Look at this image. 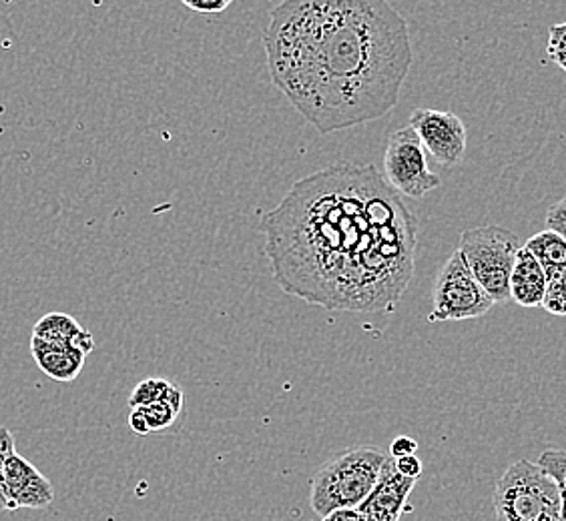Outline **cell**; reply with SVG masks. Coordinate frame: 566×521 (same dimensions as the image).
Instances as JSON below:
<instances>
[{
  "label": "cell",
  "mask_w": 566,
  "mask_h": 521,
  "mask_svg": "<svg viewBox=\"0 0 566 521\" xmlns=\"http://www.w3.org/2000/svg\"><path fill=\"white\" fill-rule=\"evenodd\" d=\"M262 231L273 281L324 309L392 313L415 275L418 221L374 164L295 181Z\"/></svg>",
  "instance_id": "cell-1"
},
{
  "label": "cell",
  "mask_w": 566,
  "mask_h": 521,
  "mask_svg": "<svg viewBox=\"0 0 566 521\" xmlns=\"http://www.w3.org/2000/svg\"><path fill=\"white\" fill-rule=\"evenodd\" d=\"M263 46L273 85L319 135L388 115L415 61L408 22L386 0H285Z\"/></svg>",
  "instance_id": "cell-2"
},
{
  "label": "cell",
  "mask_w": 566,
  "mask_h": 521,
  "mask_svg": "<svg viewBox=\"0 0 566 521\" xmlns=\"http://www.w3.org/2000/svg\"><path fill=\"white\" fill-rule=\"evenodd\" d=\"M388 459L390 456L374 446L349 447L327 459L312 479V510L324 520L332 511L359 508L378 486Z\"/></svg>",
  "instance_id": "cell-3"
},
{
  "label": "cell",
  "mask_w": 566,
  "mask_h": 521,
  "mask_svg": "<svg viewBox=\"0 0 566 521\" xmlns=\"http://www.w3.org/2000/svg\"><path fill=\"white\" fill-rule=\"evenodd\" d=\"M492 506L496 521H558L560 493L543 467L518 459L499 479Z\"/></svg>",
  "instance_id": "cell-4"
},
{
  "label": "cell",
  "mask_w": 566,
  "mask_h": 521,
  "mask_svg": "<svg viewBox=\"0 0 566 521\" xmlns=\"http://www.w3.org/2000/svg\"><path fill=\"white\" fill-rule=\"evenodd\" d=\"M521 249V237L511 228L482 225L467 228L460 235L458 251L492 301L504 304L511 299L512 267Z\"/></svg>",
  "instance_id": "cell-5"
},
{
  "label": "cell",
  "mask_w": 566,
  "mask_h": 521,
  "mask_svg": "<svg viewBox=\"0 0 566 521\" xmlns=\"http://www.w3.org/2000/svg\"><path fill=\"white\" fill-rule=\"evenodd\" d=\"M432 304L428 323L479 319L496 305L476 281L460 251H454L438 273Z\"/></svg>",
  "instance_id": "cell-6"
},
{
  "label": "cell",
  "mask_w": 566,
  "mask_h": 521,
  "mask_svg": "<svg viewBox=\"0 0 566 521\" xmlns=\"http://www.w3.org/2000/svg\"><path fill=\"white\" fill-rule=\"evenodd\" d=\"M384 179L398 195L422 199L442 183L428 169L424 147L410 127L394 130L384 152Z\"/></svg>",
  "instance_id": "cell-7"
},
{
  "label": "cell",
  "mask_w": 566,
  "mask_h": 521,
  "mask_svg": "<svg viewBox=\"0 0 566 521\" xmlns=\"http://www.w3.org/2000/svg\"><path fill=\"white\" fill-rule=\"evenodd\" d=\"M408 127L438 163L454 167L464 159L467 127L457 115L447 110L416 109Z\"/></svg>",
  "instance_id": "cell-8"
},
{
  "label": "cell",
  "mask_w": 566,
  "mask_h": 521,
  "mask_svg": "<svg viewBox=\"0 0 566 521\" xmlns=\"http://www.w3.org/2000/svg\"><path fill=\"white\" fill-rule=\"evenodd\" d=\"M2 481L7 496L11 501L12 511L29 508V510H44L55 500V488L36 467L14 454L2 466Z\"/></svg>",
  "instance_id": "cell-9"
},
{
  "label": "cell",
  "mask_w": 566,
  "mask_h": 521,
  "mask_svg": "<svg viewBox=\"0 0 566 521\" xmlns=\"http://www.w3.org/2000/svg\"><path fill=\"white\" fill-rule=\"evenodd\" d=\"M415 486V479L403 478L390 457L384 466L378 486L358 510L374 521H400Z\"/></svg>",
  "instance_id": "cell-10"
},
{
  "label": "cell",
  "mask_w": 566,
  "mask_h": 521,
  "mask_svg": "<svg viewBox=\"0 0 566 521\" xmlns=\"http://www.w3.org/2000/svg\"><path fill=\"white\" fill-rule=\"evenodd\" d=\"M546 285L548 279L541 263L534 259L533 253L523 245L512 267L511 299L526 309L541 307L545 299Z\"/></svg>",
  "instance_id": "cell-11"
},
{
  "label": "cell",
  "mask_w": 566,
  "mask_h": 521,
  "mask_svg": "<svg viewBox=\"0 0 566 521\" xmlns=\"http://www.w3.org/2000/svg\"><path fill=\"white\" fill-rule=\"evenodd\" d=\"M31 351H33L36 365L41 368L44 375H49L51 380L63 381V383L75 381L85 365V359H87L76 349L49 345L36 337H33V341H31Z\"/></svg>",
  "instance_id": "cell-12"
},
{
  "label": "cell",
  "mask_w": 566,
  "mask_h": 521,
  "mask_svg": "<svg viewBox=\"0 0 566 521\" xmlns=\"http://www.w3.org/2000/svg\"><path fill=\"white\" fill-rule=\"evenodd\" d=\"M524 247L531 251L534 259L541 263L546 279H553V277L566 273V241L555 231L545 228V231L536 233L534 237L524 243Z\"/></svg>",
  "instance_id": "cell-13"
},
{
  "label": "cell",
  "mask_w": 566,
  "mask_h": 521,
  "mask_svg": "<svg viewBox=\"0 0 566 521\" xmlns=\"http://www.w3.org/2000/svg\"><path fill=\"white\" fill-rule=\"evenodd\" d=\"M83 329L85 327L78 326L75 317L66 313H49L41 321H36L33 337L56 348H73L76 337L83 333Z\"/></svg>",
  "instance_id": "cell-14"
},
{
  "label": "cell",
  "mask_w": 566,
  "mask_h": 521,
  "mask_svg": "<svg viewBox=\"0 0 566 521\" xmlns=\"http://www.w3.org/2000/svg\"><path fill=\"white\" fill-rule=\"evenodd\" d=\"M545 469L551 478L555 479L556 488L560 493V515L558 521H566V449H546L536 461Z\"/></svg>",
  "instance_id": "cell-15"
},
{
  "label": "cell",
  "mask_w": 566,
  "mask_h": 521,
  "mask_svg": "<svg viewBox=\"0 0 566 521\" xmlns=\"http://www.w3.org/2000/svg\"><path fill=\"white\" fill-rule=\"evenodd\" d=\"M171 387V381L161 380V378H151V380H143L129 397L132 410L147 407L153 403L164 402L167 397V391Z\"/></svg>",
  "instance_id": "cell-16"
},
{
  "label": "cell",
  "mask_w": 566,
  "mask_h": 521,
  "mask_svg": "<svg viewBox=\"0 0 566 521\" xmlns=\"http://www.w3.org/2000/svg\"><path fill=\"white\" fill-rule=\"evenodd\" d=\"M139 412L143 413L145 422L149 425V432L151 434H159L169 429L175 424V419L181 415V413L175 412L174 407L169 403L159 402L147 405V407H139Z\"/></svg>",
  "instance_id": "cell-17"
},
{
  "label": "cell",
  "mask_w": 566,
  "mask_h": 521,
  "mask_svg": "<svg viewBox=\"0 0 566 521\" xmlns=\"http://www.w3.org/2000/svg\"><path fill=\"white\" fill-rule=\"evenodd\" d=\"M541 307L551 316L566 317V273L548 279Z\"/></svg>",
  "instance_id": "cell-18"
},
{
  "label": "cell",
  "mask_w": 566,
  "mask_h": 521,
  "mask_svg": "<svg viewBox=\"0 0 566 521\" xmlns=\"http://www.w3.org/2000/svg\"><path fill=\"white\" fill-rule=\"evenodd\" d=\"M548 59L560 66L566 73V22L551 26L548 31V44H546Z\"/></svg>",
  "instance_id": "cell-19"
},
{
  "label": "cell",
  "mask_w": 566,
  "mask_h": 521,
  "mask_svg": "<svg viewBox=\"0 0 566 521\" xmlns=\"http://www.w3.org/2000/svg\"><path fill=\"white\" fill-rule=\"evenodd\" d=\"M14 437L7 427H0V511H12L11 501L7 496V489H4V481H2V466L9 457L14 456Z\"/></svg>",
  "instance_id": "cell-20"
},
{
  "label": "cell",
  "mask_w": 566,
  "mask_h": 521,
  "mask_svg": "<svg viewBox=\"0 0 566 521\" xmlns=\"http://www.w3.org/2000/svg\"><path fill=\"white\" fill-rule=\"evenodd\" d=\"M546 225L566 241V196L548 209Z\"/></svg>",
  "instance_id": "cell-21"
},
{
  "label": "cell",
  "mask_w": 566,
  "mask_h": 521,
  "mask_svg": "<svg viewBox=\"0 0 566 521\" xmlns=\"http://www.w3.org/2000/svg\"><path fill=\"white\" fill-rule=\"evenodd\" d=\"M231 0H203V2H196V0H184V7L191 9V11L199 12V14H219V12L228 11Z\"/></svg>",
  "instance_id": "cell-22"
},
{
  "label": "cell",
  "mask_w": 566,
  "mask_h": 521,
  "mask_svg": "<svg viewBox=\"0 0 566 521\" xmlns=\"http://www.w3.org/2000/svg\"><path fill=\"white\" fill-rule=\"evenodd\" d=\"M394 464H396V469L402 474L403 478L408 479H418L422 476V461L418 459L416 456H406L400 457V459H394Z\"/></svg>",
  "instance_id": "cell-23"
},
{
  "label": "cell",
  "mask_w": 566,
  "mask_h": 521,
  "mask_svg": "<svg viewBox=\"0 0 566 521\" xmlns=\"http://www.w3.org/2000/svg\"><path fill=\"white\" fill-rule=\"evenodd\" d=\"M416 449H418V444H416L412 437L400 435L390 444V457L392 459H400V457L416 456Z\"/></svg>",
  "instance_id": "cell-24"
},
{
  "label": "cell",
  "mask_w": 566,
  "mask_h": 521,
  "mask_svg": "<svg viewBox=\"0 0 566 521\" xmlns=\"http://www.w3.org/2000/svg\"><path fill=\"white\" fill-rule=\"evenodd\" d=\"M322 521H368V518L358 508H349V510L332 511Z\"/></svg>",
  "instance_id": "cell-25"
},
{
  "label": "cell",
  "mask_w": 566,
  "mask_h": 521,
  "mask_svg": "<svg viewBox=\"0 0 566 521\" xmlns=\"http://www.w3.org/2000/svg\"><path fill=\"white\" fill-rule=\"evenodd\" d=\"M129 425H132L133 432L137 435H149V425L145 422V417H143V413L139 410H132V415H129Z\"/></svg>",
  "instance_id": "cell-26"
},
{
  "label": "cell",
  "mask_w": 566,
  "mask_h": 521,
  "mask_svg": "<svg viewBox=\"0 0 566 521\" xmlns=\"http://www.w3.org/2000/svg\"><path fill=\"white\" fill-rule=\"evenodd\" d=\"M366 518H368V515H366ZM368 521H374V520H370V518H368Z\"/></svg>",
  "instance_id": "cell-27"
}]
</instances>
